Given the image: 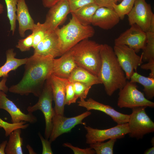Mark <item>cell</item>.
<instances>
[{"label":"cell","instance_id":"6da1fadb","mask_svg":"<svg viewBox=\"0 0 154 154\" xmlns=\"http://www.w3.org/2000/svg\"><path fill=\"white\" fill-rule=\"evenodd\" d=\"M54 58L33 54L28 58L21 80L9 91L21 95L33 94L39 97L46 80L52 74Z\"/></svg>","mask_w":154,"mask_h":154},{"label":"cell","instance_id":"7a4b0ae2","mask_svg":"<svg viewBox=\"0 0 154 154\" xmlns=\"http://www.w3.org/2000/svg\"><path fill=\"white\" fill-rule=\"evenodd\" d=\"M100 53L101 64L99 78L107 94L111 96L124 87L127 79L113 48L108 44H101Z\"/></svg>","mask_w":154,"mask_h":154},{"label":"cell","instance_id":"3957f363","mask_svg":"<svg viewBox=\"0 0 154 154\" xmlns=\"http://www.w3.org/2000/svg\"><path fill=\"white\" fill-rule=\"evenodd\" d=\"M71 13L72 18L69 23L54 30L58 38L60 56L82 40L92 37L95 33L92 26L82 24L74 14Z\"/></svg>","mask_w":154,"mask_h":154},{"label":"cell","instance_id":"277c9868","mask_svg":"<svg viewBox=\"0 0 154 154\" xmlns=\"http://www.w3.org/2000/svg\"><path fill=\"white\" fill-rule=\"evenodd\" d=\"M101 44L86 39L72 48L71 51L77 65L87 70L99 78L101 61Z\"/></svg>","mask_w":154,"mask_h":154},{"label":"cell","instance_id":"5b68a950","mask_svg":"<svg viewBox=\"0 0 154 154\" xmlns=\"http://www.w3.org/2000/svg\"><path fill=\"white\" fill-rule=\"evenodd\" d=\"M49 78L45 82L37 102L34 105L29 106L27 108L28 113H33L40 110L43 113L45 122L44 136L45 139H48L51 132L52 119L55 114L54 108L52 107L53 96Z\"/></svg>","mask_w":154,"mask_h":154},{"label":"cell","instance_id":"8992f818","mask_svg":"<svg viewBox=\"0 0 154 154\" xmlns=\"http://www.w3.org/2000/svg\"><path fill=\"white\" fill-rule=\"evenodd\" d=\"M146 108L141 106L132 109L127 123L130 137L141 139L146 134L154 131V123L146 114Z\"/></svg>","mask_w":154,"mask_h":154},{"label":"cell","instance_id":"52a82bcc","mask_svg":"<svg viewBox=\"0 0 154 154\" xmlns=\"http://www.w3.org/2000/svg\"><path fill=\"white\" fill-rule=\"evenodd\" d=\"M118 96L117 106L121 108L154 107V103L147 99L144 94L138 90L135 82L127 81L124 87L119 90Z\"/></svg>","mask_w":154,"mask_h":154},{"label":"cell","instance_id":"ba28073f","mask_svg":"<svg viewBox=\"0 0 154 154\" xmlns=\"http://www.w3.org/2000/svg\"><path fill=\"white\" fill-rule=\"evenodd\" d=\"M113 49L127 79L130 80L134 70L136 72L138 67L142 64L141 56L126 45H115Z\"/></svg>","mask_w":154,"mask_h":154},{"label":"cell","instance_id":"9c48e42d","mask_svg":"<svg viewBox=\"0 0 154 154\" xmlns=\"http://www.w3.org/2000/svg\"><path fill=\"white\" fill-rule=\"evenodd\" d=\"M84 128L87 131L86 143L89 144L112 139H121L129 132L127 123L117 124L114 127L104 129H95L85 125Z\"/></svg>","mask_w":154,"mask_h":154},{"label":"cell","instance_id":"30bf717a","mask_svg":"<svg viewBox=\"0 0 154 154\" xmlns=\"http://www.w3.org/2000/svg\"><path fill=\"white\" fill-rule=\"evenodd\" d=\"M91 114V112L87 111L77 116L67 117L55 114L52 119V129L49 141L52 143L61 135L70 132L78 124L85 125L86 123L82 122L83 120Z\"/></svg>","mask_w":154,"mask_h":154},{"label":"cell","instance_id":"8fae6325","mask_svg":"<svg viewBox=\"0 0 154 154\" xmlns=\"http://www.w3.org/2000/svg\"><path fill=\"white\" fill-rule=\"evenodd\" d=\"M127 15L130 25L136 24L145 32L149 29L154 18L151 5L145 0H135L132 9Z\"/></svg>","mask_w":154,"mask_h":154},{"label":"cell","instance_id":"7c38bea8","mask_svg":"<svg viewBox=\"0 0 154 154\" xmlns=\"http://www.w3.org/2000/svg\"><path fill=\"white\" fill-rule=\"evenodd\" d=\"M146 39V32L134 24L116 38L114 42L116 45H126L137 53L144 48Z\"/></svg>","mask_w":154,"mask_h":154},{"label":"cell","instance_id":"4fadbf2b","mask_svg":"<svg viewBox=\"0 0 154 154\" xmlns=\"http://www.w3.org/2000/svg\"><path fill=\"white\" fill-rule=\"evenodd\" d=\"M49 8L43 23L48 31H53L64 21L70 13V7L67 0H59Z\"/></svg>","mask_w":154,"mask_h":154},{"label":"cell","instance_id":"5bb4252c","mask_svg":"<svg viewBox=\"0 0 154 154\" xmlns=\"http://www.w3.org/2000/svg\"><path fill=\"white\" fill-rule=\"evenodd\" d=\"M77 103L78 106L86 108L87 111L94 110L105 113L110 116L117 124L126 123L128 121L129 115L120 113L110 106L100 103L91 98L86 100L80 99Z\"/></svg>","mask_w":154,"mask_h":154},{"label":"cell","instance_id":"9a60e30c","mask_svg":"<svg viewBox=\"0 0 154 154\" xmlns=\"http://www.w3.org/2000/svg\"><path fill=\"white\" fill-rule=\"evenodd\" d=\"M6 93L0 90V109L6 111L10 115L12 123L25 121L34 123L37 121V117L32 113L25 114L14 103L7 97Z\"/></svg>","mask_w":154,"mask_h":154},{"label":"cell","instance_id":"2e32d148","mask_svg":"<svg viewBox=\"0 0 154 154\" xmlns=\"http://www.w3.org/2000/svg\"><path fill=\"white\" fill-rule=\"evenodd\" d=\"M52 89L55 114L64 115L66 86L67 79L60 78L52 74L49 78Z\"/></svg>","mask_w":154,"mask_h":154},{"label":"cell","instance_id":"e0dca14e","mask_svg":"<svg viewBox=\"0 0 154 154\" xmlns=\"http://www.w3.org/2000/svg\"><path fill=\"white\" fill-rule=\"evenodd\" d=\"M33 54L54 58L60 56L58 38L54 31L48 33L34 48Z\"/></svg>","mask_w":154,"mask_h":154},{"label":"cell","instance_id":"ac0fdd59","mask_svg":"<svg viewBox=\"0 0 154 154\" xmlns=\"http://www.w3.org/2000/svg\"><path fill=\"white\" fill-rule=\"evenodd\" d=\"M120 19L113 9L100 7L93 15L91 24L104 30H109L117 25Z\"/></svg>","mask_w":154,"mask_h":154},{"label":"cell","instance_id":"d6986e66","mask_svg":"<svg viewBox=\"0 0 154 154\" xmlns=\"http://www.w3.org/2000/svg\"><path fill=\"white\" fill-rule=\"evenodd\" d=\"M61 56L53 59L52 74L60 78L68 79L78 66L70 50Z\"/></svg>","mask_w":154,"mask_h":154},{"label":"cell","instance_id":"ffe728a7","mask_svg":"<svg viewBox=\"0 0 154 154\" xmlns=\"http://www.w3.org/2000/svg\"><path fill=\"white\" fill-rule=\"evenodd\" d=\"M16 19L19 23L18 31L22 37L28 30L32 31L35 23L31 17L25 0H19L17 5Z\"/></svg>","mask_w":154,"mask_h":154},{"label":"cell","instance_id":"44dd1931","mask_svg":"<svg viewBox=\"0 0 154 154\" xmlns=\"http://www.w3.org/2000/svg\"><path fill=\"white\" fill-rule=\"evenodd\" d=\"M67 79L70 82H79L91 87L94 85L102 84L98 77L78 66L73 70Z\"/></svg>","mask_w":154,"mask_h":154},{"label":"cell","instance_id":"7402d4cb","mask_svg":"<svg viewBox=\"0 0 154 154\" xmlns=\"http://www.w3.org/2000/svg\"><path fill=\"white\" fill-rule=\"evenodd\" d=\"M6 60L5 63L0 66V78L8 76V73L11 71L15 70L21 66L25 64L27 58L19 59L15 57L16 53L14 49L10 48L6 52Z\"/></svg>","mask_w":154,"mask_h":154},{"label":"cell","instance_id":"603a6c76","mask_svg":"<svg viewBox=\"0 0 154 154\" xmlns=\"http://www.w3.org/2000/svg\"><path fill=\"white\" fill-rule=\"evenodd\" d=\"M99 7L94 3H90L82 7L72 13L82 24L89 25L91 24L93 15Z\"/></svg>","mask_w":154,"mask_h":154},{"label":"cell","instance_id":"cb8c5ba5","mask_svg":"<svg viewBox=\"0 0 154 154\" xmlns=\"http://www.w3.org/2000/svg\"><path fill=\"white\" fill-rule=\"evenodd\" d=\"M21 129H18L9 135L5 149V154H23L22 148L23 139L21 137Z\"/></svg>","mask_w":154,"mask_h":154},{"label":"cell","instance_id":"d4e9b609","mask_svg":"<svg viewBox=\"0 0 154 154\" xmlns=\"http://www.w3.org/2000/svg\"><path fill=\"white\" fill-rule=\"evenodd\" d=\"M130 81L142 85L146 98L150 100L154 97V78L145 77L135 72L130 78Z\"/></svg>","mask_w":154,"mask_h":154},{"label":"cell","instance_id":"484cf974","mask_svg":"<svg viewBox=\"0 0 154 154\" xmlns=\"http://www.w3.org/2000/svg\"><path fill=\"white\" fill-rule=\"evenodd\" d=\"M146 39L145 46L141 54L143 61L148 62L154 60V18L150 27L146 32Z\"/></svg>","mask_w":154,"mask_h":154},{"label":"cell","instance_id":"4316f807","mask_svg":"<svg viewBox=\"0 0 154 154\" xmlns=\"http://www.w3.org/2000/svg\"><path fill=\"white\" fill-rule=\"evenodd\" d=\"M4 0L6 5L7 16L10 25V31L13 35L16 29L17 5L19 0Z\"/></svg>","mask_w":154,"mask_h":154},{"label":"cell","instance_id":"83f0119b","mask_svg":"<svg viewBox=\"0 0 154 154\" xmlns=\"http://www.w3.org/2000/svg\"><path fill=\"white\" fill-rule=\"evenodd\" d=\"M116 139H112L105 142H98L90 145V147L94 150L97 154H113Z\"/></svg>","mask_w":154,"mask_h":154},{"label":"cell","instance_id":"f1b7e54d","mask_svg":"<svg viewBox=\"0 0 154 154\" xmlns=\"http://www.w3.org/2000/svg\"><path fill=\"white\" fill-rule=\"evenodd\" d=\"M33 35V48L34 49L37 45L45 37L48 31L44 23L39 22L35 24L32 31Z\"/></svg>","mask_w":154,"mask_h":154},{"label":"cell","instance_id":"f546056e","mask_svg":"<svg viewBox=\"0 0 154 154\" xmlns=\"http://www.w3.org/2000/svg\"><path fill=\"white\" fill-rule=\"evenodd\" d=\"M135 0H122L119 4H115L113 9L120 19H123L132 9Z\"/></svg>","mask_w":154,"mask_h":154},{"label":"cell","instance_id":"4dcf8cb0","mask_svg":"<svg viewBox=\"0 0 154 154\" xmlns=\"http://www.w3.org/2000/svg\"><path fill=\"white\" fill-rule=\"evenodd\" d=\"M26 122L21 121L19 123H10L3 120L0 118V127L3 128L5 131V136L6 137L9 135L15 130L21 129H24L29 126V124H26Z\"/></svg>","mask_w":154,"mask_h":154},{"label":"cell","instance_id":"1f68e13d","mask_svg":"<svg viewBox=\"0 0 154 154\" xmlns=\"http://www.w3.org/2000/svg\"><path fill=\"white\" fill-rule=\"evenodd\" d=\"M72 83L76 96L80 99H85L92 87L79 82Z\"/></svg>","mask_w":154,"mask_h":154},{"label":"cell","instance_id":"d6a6232c","mask_svg":"<svg viewBox=\"0 0 154 154\" xmlns=\"http://www.w3.org/2000/svg\"><path fill=\"white\" fill-rule=\"evenodd\" d=\"M33 44V35L32 33L25 38L19 40L16 46L21 52H24L30 50Z\"/></svg>","mask_w":154,"mask_h":154},{"label":"cell","instance_id":"836d02e7","mask_svg":"<svg viewBox=\"0 0 154 154\" xmlns=\"http://www.w3.org/2000/svg\"><path fill=\"white\" fill-rule=\"evenodd\" d=\"M78 98L75 95L72 83L69 82L66 88L65 105H69L76 103Z\"/></svg>","mask_w":154,"mask_h":154},{"label":"cell","instance_id":"e575fe53","mask_svg":"<svg viewBox=\"0 0 154 154\" xmlns=\"http://www.w3.org/2000/svg\"><path fill=\"white\" fill-rule=\"evenodd\" d=\"M69 5L70 13L74 12L82 7L94 3V0H67Z\"/></svg>","mask_w":154,"mask_h":154},{"label":"cell","instance_id":"d590c367","mask_svg":"<svg viewBox=\"0 0 154 154\" xmlns=\"http://www.w3.org/2000/svg\"><path fill=\"white\" fill-rule=\"evenodd\" d=\"M63 146L70 149L74 154H94L96 153L94 150L89 147L85 149H82L75 147L70 143H66L63 144Z\"/></svg>","mask_w":154,"mask_h":154},{"label":"cell","instance_id":"8d00e7d4","mask_svg":"<svg viewBox=\"0 0 154 154\" xmlns=\"http://www.w3.org/2000/svg\"><path fill=\"white\" fill-rule=\"evenodd\" d=\"M42 146V154H53L51 146V143L48 139H44L40 133H38Z\"/></svg>","mask_w":154,"mask_h":154},{"label":"cell","instance_id":"74e56055","mask_svg":"<svg viewBox=\"0 0 154 154\" xmlns=\"http://www.w3.org/2000/svg\"><path fill=\"white\" fill-rule=\"evenodd\" d=\"M94 3L100 7H105L113 9V6L116 4V0H94Z\"/></svg>","mask_w":154,"mask_h":154},{"label":"cell","instance_id":"f35d334b","mask_svg":"<svg viewBox=\"0 0 154 154\" xmlns=\"http://www.w3.org/2000/svg\"><path fill=\"white\" fill-rule=\"evenodd\" d=\"M147 62L146 63L141 64V68L145 70H149L150 73L149 77L154 78V60Z\"/></svg>","mask_w":154,"mask_h":154},{"label":"cell","instance_id":"ab89813d","mask_svg":"<svg viewBox=\"0 0 154 154\" xmlns=\"http://www.w3.org/2000/svg\"><path fill=\"white\" fill-rule=\"evenodd\" d=\"M7 80V77H3L0 82V90L7 93L9 90V88L7 86L6 83Z\"/></svg>","mask_w":154,"mask_h":154},{"label":"cell","instance_id":"60d3db41","mask_svg":"<svg viewBox=\"0 0 154 154\" xmlns=\"http://www.w3.org/2000/svg\"><path fill=\"white\" fill-rule=\"evenodd\" d=\"M59 0H42L43 6L50 8L55 4Z\"/></svg>","mask_w":154,"mask_h":154},{"label":"cell","instance_id":"b9f144b4","mask_svg":"<svg viewBox=\"0 0 154 154\" xmlns=\"http://www.w3.org/2000/svg\"><path fill=\"white\" fill-rule=\"evenodd\" d=\"M7 141H5L2 142L0 144V154H5V149Z\"/></svg>","mask_w":154,"mask_h":154},{"label":"cell","instance_id":"7bdbcfd3","mask_svg":"<svg viewBox=\"0 0 154 154\" xmlns=\"http://www.w3.org/2000/svg\"><path fill=\"white\" fill-rule=\"evenodd\" d=\"M145 154H154V146L146 150L144 153Z\"/></svg>","mask_w":154,"mask_h":154},{"label":"cell","instance_id":"ee69618b","mask_svg":"<svg viewBox=\"0 0 154 154\" xmlns=\"http://www.w3.org/2000/svg\"><path fill=\"white\" fill-rule=\"evenodd\" d=\"M26 147L28 149L29 154H37V153L34 151L32 148L29 145H27L26 146Z\"/></svg>","mask_w":154,"mask_h":154},{"label":"cell","instance_id":"f6af8a7d","mask_svg":"<svg viewBox=\"0 0 154 154\" xmlns=\"http://www.w3.org/2000/svg\"><path fill=\"white\" fill-rule=\"evenodd\" d=\"M4 10L3 6L1 3H0V14L2 13Z\"/></svg>","mask_w":154,"mask_h":154},{"label":"cell","instance_id":"bcb514c9","mask_svg":"<svg viewBox=\"0 0 154 154\" xmlns=\"http://www.w3.org/2000/svg\"><path fill=\"white\" fill-rule=\"evenodd\" d=\"M154 137H153L151 141V144L152 145H153L154 146Z\"/></svg>","mask_w":154,"mask_h":154},{"label":"cell","instance_id":"7dc6e473","mask_svg":"<svg viewBox=\"0 0 154 154\" xmlns=\"http://www.w3.org/2000/svg\"><path fill=\"white\" fill-rule=\"evenodd\" d=\"M117 2H120V1H121L122 0H116Z\"/></svg>","mask_w":154,"mask_h":154}]
</instances>
